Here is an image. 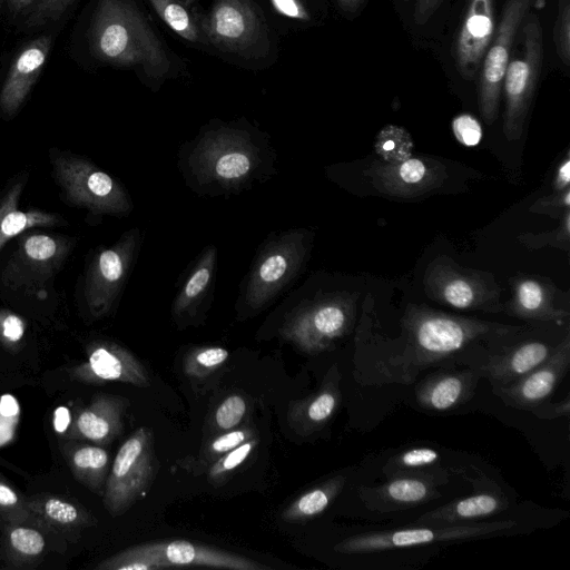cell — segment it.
<instances>
[{"mask_svg":"<svg viewBox=\"0 0 570 570\" xmlns=\"http://www.w3.org/2000/svg\"><path fill=\"white\" fill-rule=\"evenodd\" d=\"M0 2H1V0H0Z\"/></svg>","mask_w":570,"mask_h":570,"instance_id":"6f0895ef","label":"cell"},{"mask_svg":"<svg viewBox=\"0 0 570 570\" xmlns=\"http://www.w3.org/2000/svg\"><path fill=\"white\" fill-rule=\"evenodd\" d=\"M71 373L88 384L120 382L148 387L151 383L145 365L125 346L108 340L90 342L86 361L73 367Z\"/></svg>","mask_w":570,"mask_h":570,"instance_id":"2e32d148","label":"cell"},{"mask_svg":"<svg viewBox=\"0 0 570 570\" xmlns=\"http://www.w3.org/2000/svg\"><path fill=\"white\" fill-rule=\"evenodd\" d=\"M557 53L564 65L570 62V1L559 0L553 27Z\"/></svg>","mask_w":570,"mask_h":570,"instance_id":"60d3db41","label":"cell"},{"mask_svg":"<svg viewBox=\"0 0 570 570\" xmlns=\"http://www.w3.org/2000/svg\"><path fill=\"white\" fill-rule=\"evenodd\" d=\"M230 353L219 345H203L190 348L184 357L183 370L191 380H203L220 368Z\"/></svg>","mask_w":570,"mask_h":570,"instance_id":"836d02e7","label":"cell"},{"mask_svg":"<svg viewBox=\"0 0 570 570\" xmlns=\"http://www.w3.org/2000/svg\"><path fill=\"white\" fill-rule=\"evenodd\" d=\"M258 443L259 438L255 435L213 462L205 471L208 482L214 487L225 484L235 471L248 460Z\"/></svg>","mask_w":570,"mask_h":570,"instance_id":"e575fe53","label":"cell"},{"mask_svg":"<svg viewBox=\"0 0 570 570\" xmlns=\"http://www.w3.org/2000/svg\"><path fill=\"white\" fill-rule=\"evenodd\" d=\"M218 249L209 244L197 255L171 304L174 323L184 328L204 317L214 295Z\"/></svg>","mask_w":570,"mask_h":570,"instance_id":"ac0fdd59","label":"cell"},{"mask_svg":"<svg viewBox=\"0 0 570 570\" xmlns=\"http://www.w3.org/2000/svg\"><path fill=\"white\" fill-rule=\"evenodd\" d=\"M90 45L101 62L134 70L154 90L183 70L181 60L132 0H99Z\"/></svg>","mask_w":570,"mask_h":570,"instance_id":"7a4b0ae2","label":"cell"},{"mask_svg":"<svg viewBox=\"0 0 570 570\" xmlns=\"http://www.w3.org/2000/svg\"><path fill=\"white\" fill-rule=\"evenodd\" d=\"M509 311L512 315L538 321H562L568 313L552 304L549 291L535 279L518 281Z\"/></svg>","mask_w":570,"mask_h":570,"instance_id":"f546056e","label":"cell"},{"mask_svg":"<svg viewBox=\"0 0 570 570\" xmlns=\"http://www.w3.org/2000/svg\"><path fill=\"white\" fill-rule=\"evenodd\" d=\"M570 183V159L567 157L558 168L553 188L556 191H561L569 188Z\"/></svg>","mask_w":570,"mask_h":570,"instance_id":"f907efd6","label":"cell"},{"mask_svg":"<svg viewBox=\"0 0 570 570\" xmlns=\"http://www.w3.org/2000/svg\"><path fill=\"white\" fill-rule=\"evenodd\" d=\"M314 234L295 227L271 233L259 245L239 285L235 308L239 320L258 315L304 272Z\"/></svg>","mask_w":570,"mask_h":570,"instance_id":"277c9868","label":"cell"},{"mask_svg":"<svg viewBox=\"0 0 570 570\" xmlns=\"http://www.w3.org/2000/svg\"><path fill=\"white\" fill-rule=\"evenodd\" d=\"M346 478L343 474L334 475L298 495L281 513V519L288 523L311 520L334 502L344 488Z\"/></svg>","mask_w":570,"mask_h":570,"instance_id":"4dcf8cb0","label":"cell"},{"mask_svg":"<svg viewBox=\"0 0 570 570\" xmlns=\"http://www.w3.org/2000/svg\"><path fill=\"white\" fill-rule=\"evenodd\" d=\"M533 0H507L493 39L481 63L479 109L483 120L491 125L499 110L501 90L511 49L522 21Z\"/></svg>","mask_w":570,"mask_h":570,"instance_id":"5bb4252c","label":"cell"},{"mask_svg":"<svg viewBox=\"0 0 570 570\" xmlns=\"http://www.w3.org/2000/svg\"><path fill=\"white\" fill-rule=\"evenodd\" d=\"M507 509L503 498L493 493H478L429 511L415 520L416 524L448 525L495 515Z\"/></svg>","mask_w":570,"mask_h":570,"instance_id":"83f0119b","label":"cell"},{"mask_svg":"<svg viewBox=\"0 0 570 570\" xmlns=\"http://www.w3.org/2000/svg\"><path fill=\"white\" fill-rule=\"evenodd\" d=\"M140 561L149 570L169 567H210L232 570H266L268 566L230 551L187 540H164L134 546L101 561L97 568L109 570L118 562Z\"/></svg>","mask_w":570,"mask_h":570,"instance_id":"8fae6325","label":"cell"},{"mask_svg":"<svg viewBox=\"0 0 570 570\" xmlns=\"http://www.w3.org/2000/svg\"><path fill=\"white\" fill-rule=\"evenodd\" d=\"M51 178L63 204L85 213L88 225L97 226L106 217L131 214L130 194L116 177L83 155L67 149H48Z\"/></svg>","mask_w":570,"mask_h":570,"instance_id":"8992f818","label":"cell"},{"mask_svg":"<svg viewBox=\"0 0 570 570\" xmlns=\"http://www.w3.org/2000/svg\"><path fill=\"white\" fill-rule=\"evenodd\" d=\"M41 511L48 520L58 524L67 525L80 520L78 508L57 497L47 499L42 503Z\"/></svg>","mask_w":570,"mask_h":570,"instance_id":"ee69618b","label":"cell"},{"mask_svg":"<svg viewBox=\"0 0 570 570\" xmlns=\"http://www.w3.org/2000/svg\"><path fill=\"white\" fill-rule=\"evenodd\" d=\"M78 237L32 229L17 237V243L0 266V294L9 299L39 303L56 294L55 282Z\"/></svg>","mask_w":570,"mask_h":570,"instance_id":"52a82bcc","label":"cell"},{"mask_svg":"<svg viewBox=\"0 0 570 570\" xmlns=\"http://www.w3.org/2000/svg\"><path fill=\"white\" fill-rule=\"evenodd\" d=\"M440 461V453L428 446L409 449L391 458L386 465V473L392 476L406 473L428 472L426 470Z\"/></svg>","mask_w":570,"mask_h":570,"instance_id":"d590c367","label":"cell"},{"mask_svg":"<svg viewBox=\"0 0 570 570\" xmlns=\"http://www.w3.org/2000/svg\"><path fill=\"white\" fill-rule=\"evenodd\" d=\"M452 131L456 140L466 147L476 146L482 139L480 122L468 114L459 115L452 120Z\"/></svg>","mask_w":570,"mask_h":570,"instance_id":"bcb514c9","label":"cell"},{"mask_svg":"<svg viewBox=\"0 0 570 570\" xmlns=\"http://www.w3.org/2000/svg\"><path fill=\"white\" fill-rule=\"evenodd\" d=\"M248 406L240 394L226 396L215 409L212 428L213 432L220 433L239 426L245 419Z\"/></svg>","mask_w":570,"mask_h":570,"instance_id":"74e56055","label":"cell"},{"mask_svg":"<svg viewBox=\"0 0 570 570\" xmlns=\"http://www.w3.org/2000/svg\"><path fill=\"white\" fill-rule=\"evenodd\" d=\"M552 350L553 347L539 341L521 343L502 354L492 356L481 367L480 374L484 375L492 385L511 384L541 365Z\"/></svg>","mask_w":570,"mask_h":570,"instance_id":"d4e9b609","label":"cell"},{"mask_svg":"<svg viewBox=\"0 0 570 570\" xmlns=\"http://www.w3.org/2000/svg\"><path fill=\"white\" fill-rule=\"evenodd\" d=\"M177 166L198 196H230L252 189L276 173L269 136L247 119L212 120L179 147Z\"/></svg>","mask_w":570,"mask_h":570,"instance_id":"6da1fadb","label":"cell"},{"mask_svg":"<svg viewBox=\"0 0 570 570\" xmlns=\"http://www.w3.org/2000/svg\"><path fill=\"white\" fill-rule=\"evenodd\" d=\"M569 365L570 336L567 333L541 365L511 384L493 385V393L507 405L531 411L549 399L567 374Z\"/></svg>","mask_w":570,"mask_h":570,"instance_id":"e0dca14e","label":"cell"},{"mask_svg":"<svg viewBox=\"0 0 570 570\" xmlns=\"http://www.w3.org/2000/svg\"><path fill=\"white\" fill-rule=\"evenodd\" d=\"M278 327V336L297 350L318 354L332 348L346 335L354 320V306L342 295L299 297L291 293Z\"/></svg>","mask_w":570,"mask_h":570,"instance_id":"9c48e42d","label":"cell"},{"mask_svg":"<svg viewBox=\"0 0 570 570\" xmlns=\"http://www.w3.org/2000/svg\"><path fill=\"white\" fill-rule=\"evenodd\" d=\"M522 33V53L509 61L502 86L503 132L508 140H517L522 135L542 63L543 36L537 14L528 17Z\"/></svg>","mask_w":570,"mask_h":570,"instance_id":"7c38bea8","label":"cell"},{"mask_svg":"<svg viewBox=\"0 0 570 570\" xmlns=\"http://www.w3.org/2000/svg\"><path fill=\"white\" fill-rule=\"evenodd\" d=\"M514 524V521L463 522L448 525L419 524L421 527L355 534L338 542L334 550L340 553L356 554L435 542L466 540L509 529Z\"/></svg>","mask_w":570,"mask_h":570,"instance_id":"4fadbf2b","label":"cell"},{"mask_svg":"<svg viewBox=\"0 0 570 570\" xmlns=\"http://www.w3.org/2000/svg\"><path fill=\"white\" fill-rule=\"evenodd\" d=\"M493 36L494 0H469L455 45L456 66L464 78L475 76Z\"/></svg>","mask_w":570,"mask_h":570,"instance_id":"7402d4cb","label":"cell"},{"mask_svg":"<svg viewBox=\"0 0 570 570\" xmlns=\"http://www.w3.org/2000/svg\"><path fill=\"white\" fill-rule=\"evenodd\" d=\"M376 151L386 163L406 159L411 156L410 135L397 126H386L377 136Z\"/></svg>","mask_w":570,"mask_h":570,"instance_id":"8d00e7d4","label":"cell"},{"mask_svg":"<svg viewBox=\"0 0 570 570\" xmlns=\"http://www.w3.org/2000/svg\"><path fill=\"white\" fill-rule=\"evenodd\" d=\"M273 13L289 27L306 26L316 18L315 0H267Z\"/></svg>","mask_w":570,"mask_h":570,"instance_id":"f35d334b","label":"cell"},{"mask_svg":"<svg viewBox=\"0 0 570 570\" xmlns=\"http://www.w3.org/2000/svg\"><path fill=\"white\" fill-rule=\"evenodd\" d=\"M179 1L183 2L185 6L198 11L199 0H179Z\"/></svg>","mask_w":570,"mask_h":570,"instance_id":"9f6ffc18","label":"cell"},{"mask_svg":"<svg viewBox=\"0 0 570 570\" xmlns=\"http://www.w3.org/2000/svg\"><path fill=\"white\" fill-rule=\"evenodd\" d=\"M36 0H7L8 9L13 14H19L31 8Z\"/></svg>","mask_w":570,"mask_h":570,"instance_id":"db71d44e","label":"cell"},{"mask_svg":"<svg viewBox=\"0 0 570 570\" xmlns=\"http://www.w3.org/2000/svg\"><path fill=\"white\" fill-rule=\"evenodd\" d=\"M202 21L214 53L227 61L254 69L277 57V37L257 0H214Z\"/></svg>","mask_w":570,"mask_h":570,"instance_id":"5b68a950","label":"cell"},{"mask_svg":"<svg viewBox=\"0 0 570 570\" xmlns=\"http://www.w3.org/2000/svg\"><path fill=\"white\" fill-rule=\"evenodd\" d=\"M30 171L12 175L0 189V254L10 240L32 229L66 227L65 216L40 208L21 209L19 203L28 185Z\"/></svg>","mask_w":570,"mask_h":570,"instance_id":"ffe728a7","label":"cell"},{"mask_svg":"<svg viewBox=\"0 0 570 570\" xmlns=\"http://www.w3.org/2000/svg\"><path fill=\"white\" fill-rule=\"evenodd\" d=\"M530 412L539 419L552 420L558 417H568L570 413V399L567 395L562 401L552 403L544 401L534 406Z\"/></svg>","mask_w":570,"mask_h":570,"instance_id":"c3c4849f","label":"cell"},{"mask_svg":"<svg viewBox=\"0 0 570 570\" xmlns=\"http://www.w3.org/2000/svg\"><path fill=\"white\" fill-rule=\"evenodd\" d=\"M142 240L144 233L132 227L115 243L88 253L75 288L76 302L88 318L101 320L117 308Z\"/></svg>","mask_w":570,"mask_h":570,"instance_id":"ba28073f","label":"cell"},{"mask_svg":"<svg viewBox=\"0 0 570 570\" xmlns=\"http://www.w3.org/2000/svg\"><path fill=\"white\" fill-rule=\"evenodd\" d=\"M255 435L257 431L249 422L229 431L215 433L205 442L196 458L185 459L180 465L187 471L204 473L222 455Z\"/></svg>","mask_w":570,"mask_h":570,"instance_id":"1f68e13d","label":"cell"},{"mask_svg":"<svg viewBox=\"0 0 570 570\" xmlns=\"http://www.w3.org/2000/svg\"><path fill=\"white\" fill-rule=\"evenodd\" d=\"M367 173L379 191L403 198L431 191L445 178L441 164L415 157L385 164L376 161Z\"/></svg>","mask_w":570,"mask_h":570,"instance_id":"d6986e66","label":"cell"},{"mask_svg":"<svg viewBox=\"0 0 570 570\" xmlns=\"http://www.w3.org/2000/svg\"><path fill=\"white\" fill-rule=\"evenodd\" d=\"M11 547L23 556L35 557L42 552L45 539L40 532L31 528L18 527L10 531Z\"/></svg>","mask_w":570,"mask_h":570,"instance_id":"7bdbcfd3","label":"cell"},{"mask_svg":"<svg viewBox=\"0 0 570 570\" xmlns=\"http://www.w3.org/2000/svg\"><path fill=\"white\" fill-rule=\"evenodd\" d=\"M442 0H416L414 8V21L424 24L440 7Z\"/></svg>","mask_w":570,"mask_h":570,"instance_id":"681fc988","label":"cell"},{"mask_svg":"<svg viewBox=\"0 0 570 570\" xmlns=\"http://www.w3.org/2000/svg\"><path fill=\"white\" fill-rule=\"evenodd\" d=\"M163 22L196 49L214 53L203 28L202 13L179 0H148Z\"/></svg>","mask_w":570,"mask_h":570,"instance_id":"f1b7e54d","label":"cell"},{"mask_svg":"<svg viewBox=\"0 0 570 570\" xmlns=\"http://www.w3.org/2000/svg\"><path fill=\"white\" fill-rule=\"evenodd\" d=\"M480 375L475 371L433 373L415 386L416 402L433 412L456 409L472 396Z\"/></svg>","mask_w":570,"mask_h":570,"instance_id":"cb8c5ba5","label":"cell"},{"mask_svg":"<svg viewBox=\"0 0 570 570\" xmlns=\"http://www.w3.org/2000/svg\"><path fill=\"white\" fill-rule=\"evenodd\" d=\"M436 481L438 479L428 472L399 474L368 492L384 507L412 508L441 495Z\"/></svg>","mask_w":570,"mask_h":570,"instance_id":"4316f807","label":"cell"},{"mask_svg":"<svg viewBox=\"0 0 570 570\" xmlns=\"http://www.w3.org/2000/svg\"><path fill=\"white\" fill-rule=\"evenodd\" d=\"M341 373L334 364L326 373L321 387L311 395L295 401L287 411V422L298 435L308 436L323 428L336 414L342 394Z\"/></svg>","mask_w":570,"mask_h":570,"instance_id":"603a6c76","label":"cell"},{"mask_svg":"<svg viewBox=\"0 0 570 570\" xmlns=\"http://www.w3.org/2000/svg\"><path fill=\"white\" fill-rule=\"evenodd\" d=\"M569 236L570 212L568 209L561 216V225L558 229L534 236L525 235L520 237V239L528 246L532 245L533 247H537L538 245L543 246L544 244H548L567 250L569 247Z\"/></svg>","mask_w":570,"mask_h":570,"instance_id":"f6af8a7d","label":"cell"},{"mask_svg":"<svg viewBox=\"0 0 570 570\" xmlns=\"http://www.w3.org/2000/svg\"><path fill=\"white\" fill-rule=\"evenodd\" d=\"M76 476L95 492L104 493L108 476L109 453L98 445H81L71 454Z\"/></svg>","mask_w":570,"mask_h":570,"instance_id":"d6a6232c","label":"cell"},{"mask_svg":"<svg viewBox=\"0 0 570 570\" xmlns=\"http://www.w3.org/2000/svg\"><path fill=\"white\" fill-rule=\"evenodd\" d=\"M424 285L430 297L459 309H500V288L492 279L460 271L448 258L435 259L429 266Z\"/></svg>","mask_w":570,"mask_h":570,"instance_id":"9a60e30c","label":"cell"},{"mask_svg":"<svg viewBox=\"0 0 570 570\" xmlns=\"http://www.w3.org/2000/svg\"><path fill=\"white\" fill-rule=\"evenodd\" d=\"M338 7L345 11L356 10L364 0H335Z\"/></svg>","mask_w":570,"mask_h":570,"instance_id":"11a10c76","label":"cell"},{"mask_svg":"<svg viewBox=\"0 0 570 570\" xmlns=\"http://www.w3.org/2000/svg\"><path fill=\"white\" fill-rule=\"evenodd\" d=\"M19 502V497L9 485L0 482V507H14Z\"/></svg>","mask_w":570,"mask_h":570,"instance_id":"f5cc1de1","label":"cell"},{"mask_svg":"<svg viewBox=\"0 0 570 570\" xmlns=\"http://www.w3.org/2000/svg\"><path fill=\"white\" fill-rule=\"evenodd\" d=\"M75 0H36L22 23L26 29H36L58 20Z\"/></svg>","mask_w":570,"mask_h":570,"instance_id":"ab89813d","label":"cell"},{"mask_svg":"<svg viewBox=\"0 0 570 570\" xmlns=\"http://www.w3.org/2000/svg\"><path fill=\"white\" fill-rule=\"evenodd\" d=\"M557 194L540 198L532 206H530L531 212L543 213L551 216L561 215L562 212L569 209L570 205V189L567 188L561 191H556Z\"/></svg>","mask_w":570,"mask_h":570,"instance_id":"7dc6e473","label":"cell"},{"mask_svg":"<svg viewBox=\"0 0 570 570\" xmlns=\"http://www.w3.org/2000/svg\"><path fill=\"white\" fill-rule=\"evenodd\" d=\"M26 333V320L17 312L0 306V342L16 345L23 340Z\"/></svg>","mask_w":570,"mask_h":570,"instance_id":"b9f144b4","label":"cell"},{"mask_svg":"<svg viewBox=\"0 0 570 570\" xmlns=\"http://www.w3.org/2000/svg\"><path fill=\"white\" fill-rule=\"evenodd\" d=\"M128 404L125 397L98 396L78 414L77 433L100 445L110 443L121 432L122 416Z\"/></svg>","mask_w":570,"mask_h":570,"instance_id":"484cf974","label":"cell"},{"mask_svg":"<svg viewBox=\"0 0 570 570\" xmlns=\"http://www.w3.org/2000/svg\"><path fill=\"white\" fill-rule=\"evenodd\" d=\"M51 48V38L42 36L27 42L16 55L0 88V116L12 119L39 78Z\"/></svg>","mask_w":570,"mask_h":570,"instance_id":"44dd1931","label":"cell"},{"mask_svg":"<svg viewBox=\"0 0 570 570\" xmlns=\"http://www.w3.org/2000/svg\"><path fill=\"white\" fill-rule=\"evenodd\" d=\"M406 333L400 352L392 353L376 370L386 381L412 383L416 375L474 341L507 335L518 327L409 306L403 317Z\"/></svg>","mask_w":570,"mask_h":570,"instance_id":"3957f363","label":"cell"},{"mask_svg":"<svg viewBox=\"0 0 570 570\" xmlns=\"http://www.w3.org/2000/svg\"><path fill=\"white\" fill-rule=\"evenodd\" d=\"M157 471L153 434L146 426L135 430L119 448L104 489L106 510L118 517L150 489Z\"/></svg>","mask_w":570,"mask_h":570,"instance_id":"30bf717a","label":"cell"},{"mask_svg":"<svg viewBox=\"0 0 570 570\" xmlns=\"http://www.w3.org/2000/svg\"><path fill=\"white\" fill-rule=\"evenodd\" d=\"M53 428L58 433H63L70 424V413L66 406H58L53 414Z\"/></svg>","mask_w":570,"mask_h":570,"instance_id":"816d5d0a","label":"cell"}]
</instances>
